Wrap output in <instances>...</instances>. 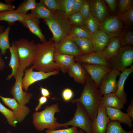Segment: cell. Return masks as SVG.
<instances>
[{
	"label": "cell",
	"mask_w": 133,
	"mask_h": 133,
	"mask_svg": "<svg viewBox=\"0 0 133 133\" xmlns=\"http://www.w3.org/2000/svg\"><path fill=\"white\" fill-rule=\"evenodd\" d=\"M72 26H81L85 25V19L79 12L72 14L68 17Z\"/></svg>",
	"instance_id": "obj_38"
},
{
	"label": "cell",
	"mask_w": 133,
	"mask_h": 133,
	"mask_svg": "<svg viewBox=\"0 0 133 133\" xmlns=\"http://www.w3.org/2000/svg\"><path fill=\"white\" fill-rule=\"evenodd\" d=\"M120 73L119 71L112 68L110 72L104 76L99 87L102 95L116 93L117 90V81L116 79Z\"/></svg>",
	"instance_id": "obj_12"
},
{
	"label": "cell",
	"mask_w": 133,
	"mask_h": 133,
	"mask_svg": "<svg viewBox=\"0 0 133 133\" xmlns=\"http://www.w3.org/2000/svg\"><path fill=\"white\" fill-rule=\"evenodd\" d=\"M15 8V6L11 4H5L0 1V12L14 10Z\"/></svg>",
	"instance_id": "obj_46"
},
{
	"label": "cell",
	"mask_w": 133,
	"mask_h": 133,
	"mask_svg": "<svg viewBox=\"0 0 133 133\" xmlns=\"http://www.w3.org/2000/svg\"><path fill=\"white\" fill-rule=\"evenodd\" d=\"M75 0H61L60 10L68 17L71 15Z\"/></svg>",
	"instance_id": "obj_39"
},
{
	"label": "cell",
	"mask_w": 133,
	"mask_h": 133,
	"mask_svg": "<svg viewBox=\"0 0 133 133\" xmlns=\"http://www.w3.org/2000/svg\"><path fill=\"white\" fill-rule=\"evenodd\" d=\"M69 34L72 37L87 38L90 40L91 37L90 32L85 25L81 26H72Z\"/></svg>",
	"instance_id": "obj_31"
},
{
	"label": "cell",
	"mask_w": 133,
	"mask_h": 133,
	"mask_svg": "<svg viewBox=\"0 0 133 133\" xmlns=\"http://www.w3.org/2000/svg\"><path fill=\"white\" fill-rule=\"evenodd\" d=\"M53 12L48 9L40 1L37 3L35 9L31 11L30 14L36 17L44 19H48L53 15Z\"/></svg>",
	"instance_id": "obj_28"
},
{
	"label": "cell",
	"mask_w": 133,
	"mask_h": 133,
	"mask_svg": "<svg viewBox=\"0 0 133 133\" xmlns=\"http://www.w3.org/2000/svg\"><path fill=\"white\" fill-rule=\"evenodd\" d=\"M60 111L58 104L56 103L46 106L43 111H36L33 114V123L35 128L41 132L45 129L53 130L59 129L61 127L55 117L56 113Z\"/></svg>",
	"instance_id": "obj_4"
},
{
	"label": "cell",
	"mask_w": 133,
	"mask_h": 133,
	"mask_svg": "<svg viewBox=\"0 0 133 133\" xmlns=\"http://www.w3.org/2000/svg\"><path fill=\"white\" fill-rule=\"evenodd\" d=\"M0 98L4 103L12 110L17 123L22 122L30 112L27 106L20 104L14 98L5 97L0 95Z\"/></svg>",
	"instance_id": "obj_14"
},
{
	"label": "cell",
	"mask_w": 133,
	"mask_h": 133,
	"mask_svg": "<svg viewBox=\"0 0 133 133\" xmlns=\"http://www.w3.org/2000/svg\"><path fill=\"white\" fill-rule=\"evenodd\" d=\"M129 27L124 28L117 37L119 38L121 47L133 45V31Z\"/></svg>",
	"instance_id": "obj_30"
},
{
	"label": "cell",
	"mask_w": 133,
	"mask_h": 133,
	"mask_svg": "<svg viewBox=\"0 0 133 133\" xmlns=\"http://www.w3.org/2000/svg\"><path fill=\"white\" fill-rule=\"evenodd\" d=\"M26 15L22 14L16 10L4 11L0 12V21H6L10 25L13 24L17 21L21 23Z\"/></svg>",
	"instance_id": "obj_26"
},
{
	"label": "cell",
	"mask_w": 133,
	"mask_h": 133,
	"mask_svg": "<svg viewBox=\"0 0 133 133\" xmlns=\"http://www.w3.org/2000/svg\"><path fill=\"white\" fill-rule=\"evenodd\" d=\"M121 123L117 121L110 120L107 125L105 133H133V130L126 131L123 129Z\"/></svg>",
	"instance_id": "obj_35"
},
{
	"label": "cell",
	"mask_w": 133,
	"mask_h": 133,
	"mask_svg": "<svg viewBox=\"0 0 133 133\" xmlns=\"http://www.w3.org/2000/svg\"><path fill=\"white\" fill-rule=\"evenodd\" d=\"M39 89L42 96L45 97L47 98H50V93L47 88L43 87H41Z\"/></svg>",
	"instance_id": "obj_49"
},
{
	"label": "cell",
	"mask_w": 133,
	"mask_h": 133,
	"mask_svg": "<svg viewBox=\"0 0 133 133\" xmlns=\"http://www.w3.org/2000/svg\"><path fill=\"white\" fill-rule=\"evenodd\" d=\"M75 61L80 63H86L111 67L109 63L102 57L100 53L94 51L89 54L75 57Z\"/></svg>",
	"instance_id": "obj_18"
},
{
	"label": "cell",
	"mask_w": 133,
	"mask_h": 133,
	"mask_svg": "<svg viewBox=\"0 0 133 133\" xmlns=\"http://www.w3.org/2000/svg\"><path fill=\"white\" fill-rule=\"evenodd\" d=\"M100 103L106 108L110 107L121 109L124 107L121 100L114 93L104 95L101 97Z\"/></svg>",
	"instance_id": "obj_27"
},
{
	"label": "cell",
	"mask_w": 133,
	"mask_h": 133,
	"mask_svg": "<svg viewBox=\"0 0 133 133\" xmlns=\"http://www.w3.org/2000/svg\"><path fill=\"white\" fill-rule=\"evenodd\" d=\"M55 43L51 40L36 44L32 66L38 71L49 72L60 70L54 60Z\"/></svg>",
	"instance_id": "obj_2"
},
{
	"label": "cell",
	"mask_w": 133,
	"mask_h": 133,
	"mask_svg": "<svg viewBox=\"0 0 133 133\" xmlns=\"http://www.w3.org/2000/svg\"><path fill=\"white\" fill-rule=\"evenodd\" d=\"M129 116L133 119V100L131 99V103L126 111Z\"/></svg>",
	"instance_id": "obj_50"
},
{
	"label": "cell",
	"mask_w": 133,
	"mask_h": 133,
	"mask_svg": "<svg viewBox=\"0 0 133 133\" xmlns=\"http://www.w3.org/2000/svg\"><path fill=\"white\" fill-rule=\"evenodd\" d=\"M54 60L64 73L68 72L69 68L75 62L74 57L56 52L54 54Z\"/></svg>",
	"instance_id": "obj_25"
},
{
	"label": "cell",
	"mask_w": 133,
	"mask_h": 133,
	"mask_svg": "<svg viewBox=\"0 0 133 133\" xmlns=\"http://www.w3.org/2000/svg\"><path fill=\"white\" fill-rule=\"evenodd\" d=\"M84 0H75L71 15L79 12Z\"/></svg>",
	"instance_id": "obj_45"
},
{
	"label": "cell",
	"mask_w": 133,
	"mask_h": 133,
	"mask_svg": "<svg viewBox=\"0 0 133 133\" xmlns=\"http://www.w3.org/2000/svg\"><path fill=\"white\" fill-rule=\"evenodd\" d=\"M46 133H79V131L77 127L72 126L66 129L56 130H46Z\"/></svg>",
	"instance_id": "obj_43"
},
{
	"label": "cell",
	"mask_w": 133,
	"mask_h": 133,
	"mask_svg": "<svg viewBox=\"0 0 133 133\" xmlns=\"http://www.w3.org/2000/svg\"><path fill=\"white\" fill-rule=\"evenodd\" d=\"M24 70L20 68L15 78L14 84L11 90V93L17 102L20 104L25 105L28 103L31 99L32 94L23 91L22 80Z\"/></svg>",
	"instance_id": "obj_8"
},
{
	"label": "cell",
	"mask_w": 133,
	"mask_h": 133,
	"mask_svg": "<svg viewBox=\"0 0 133 133\" xmlns=\"http://www.w3.org/2000/svg\"><path fill=\"white\" fill-rule=\"evenodd\" d=\"M106 113L110 120L117 121L127 125L130 128L133 126V119L127 113L122 112L119 108H106Z\"/></svg>",
	"instance_id": "obj_19"
},
{
	"label": "cell",
	"mask_w": 133,
	"mask_h": 133,
	"mask_svg": "<svg viewBox=\"0 0 133 133\" xmlns=\"http://www.w3.org/2000/svg\"><path fill=\"white\" fill-rule=\"evenodd\" d=\"M124 24L117 16L107 17L100 23L99 29L111 38L117 37L124 28Z\"/></svg>",
	"instance_id": "obj_10"
},
{
	"label": "cell",
	"mask_w": 133,
	"mask_h": 133,
	"mask_svg": "<svg viewBox=\"0 0 133 133\" xmlns=\"http://www.w3.org/2000/svg\"><path fill=\"white\" fill-rule=\"evenodd\" d=\"M100 22L91 13L85 19V26L91 35L98 30L99 29Z\"/></svg>",
	"instance_id": "obj_33"
},
{
	"label": "cell",
	"mask_w": 133,
	"mask_h": 133,
	"mask_svg": "<svg viewBox=\"0 0 133 133\" xmlns=\"http://www.w3.org/2000/svg\"><path fill=\"white\" fill-rule=\"evenodd\" d=\"M102 96L99 89L87 73L85 85L80 97L72 100L71 102L73 103L77 102L81 103L92 122L97 117Z\"/></svg>",
	"instance_id": "obj_1"
},
{
	"label": "cell",
	"mask_w": 133,
	"mask_h": 133,
	"mask_svg": "<svg viewBox=\"0 0 133 133\" xmlns=\"http://www.w3.org/2000/svg\"><path fill=\"white\" fill-rule=\"evenodd\" d=\"M0 112L6 118L9 124L14 127L16 126L17 122L15 118L13 112L5 107L0 101Z\"/></svg>",
	"instance_id": "obj_37"
},
{
	"label": "cell",
	"mask_w": 133,
	"mask_h": 133,
	"mask_svg": "<svg viewBox=\"0 0 133 133\" xmlns=\"http://www.w3.org/2000/svg\"><path fill=\"white\" fill-rule=\"evenodd\" d=\"M110 121L106 108L100 103L97 117L92 122V133H105L107 125Z\"/></svg>",
	"instance_id": "obj_15"
},
{
	"label": "cell",
	"mask_w": 133,
	"mask_h": 133,
	"mask_svg": "<svg viewBox=\"0 0 133 133\" xmlns=\"http://www.w3.org/2000/svg\"><path fill=\"white\" fill-rule=\"evenodd\" d=\"M121 47L117 37L111 38L106 46L100 53L101 54L103 59L108 62L116 55Z\"/></svg>",
	"instance_id": "obj_22"
},
{
	"label": "cell",
	"mask_w": 133,
	"mask_h": 133,
	"mask_svg": "<svg viewBox=\"0 0 133 133\" xmlns=\"http://www.w3.org/2000/svg\"><path fill=\"white\" fill-rule=\"evenodd\" d=\"M33 67L24 70V76L22 78V84L23 89L27 92L29 86L36 82L46 79L52 75L58 74L59 70L52 72H45L40 71H34Z\"/></svg>",
	"instance_id": "obj_9"
},
{
	"label": "cell",
	"mask_w": 133,
	"mask_h": 133,
	"mask_svg": "<svg viewBox=\"0 0 133 133\" xmlns=\"http://www.w3.org/2000/svg\"><path fill=\"white\" fill-rule=\"evenodd\" d=\"M74 93L72 90L69 88L64 89L62 93V96L63 100L66 102L71 100L72 98Z\"/></svg>",
	"instance_id": "obj_44"
},
{
	"label": "cell",
	"mask_w": 133,
	"mask_h": 133,
	"mask_svg": "<svg viewBox=\"0 0 133 133\" xmlns=\"http://www.w3.org/2000/svg\"><path fill=\"white\" fill-rule=\"evenodd\" d=\"M16 47L20 63V68L24 70L32 64L35 56L36 44L33 40L20 38L13 42Z\"/></svg>",
	"instance_id": "obj_5"
},
{
	"label": "cell",
	"mask_w": 133,
	"mask_h": 133,
	"mask_svg": "<svg viewBox=\"0 0 133 133\" xmlns=\"http://www.w3.org/2000/svg\"><path fill=\"white\" fill-rule=\"evenodd\" d=\"M77 108L73 117L68 122L59 123L61 127L67 128L69 125L79 127L87 133H92V121L89 115L83 106L80 103L77 102Z\"/></svg>",
	"instance_id": "obj_6"
},
{
	"label": "cell",
	"mask_w": 133,
	"mask_h": 133,
	"mask_svg": "<svg viewBox=\"0 0 133 133\" xmlns=\"http://www.w3.org/2000/svg\"><path fill=\"white\" fill-rule=\"evenodd\" d=\"M133 62V47H121L116 55L108 62L112 68L122 72Z\"/></svg>",
	"instance_id": "obj_7"
},
{
	"label": "cell",
	"mask_w": 133,
	"mask_h": 133,
	"mask_svg": "<svg viewBox=\"0 0 133 133\" xmlns=\"http://www.w3.org/2000/svg\"><path fill=\"white\" fill-rule=\"evenodd\" d=\"M81 64L98 88L104 76L110 72L112 69L111 67L98 65L86 63H82Z\"/></svg>",
	"instance_id": "obj_13"
},
{
	"label": "cell",
	"mask_w": 133,
	"mask_h": 133,
	"mask_svg": "<svg viewBox=\"0 0 133 133\" xmlns=\"http://www.w3.org/2000/svg\"><path fill=\"white\" fill-rule=\"evenodd\" d=\"M116 0H104L107 4L110 9L115 12L116 9Z\"/></svg>",
	"instance_id": "obj_47"
},
{
	"label": "cell",
	"mask_w": 133,
	"mask_h": 133,
	"mask_svg": "<svg viewBox=\"0 0 133 133\" xmlns=\"http://www.w3.org/2000/svg\"><path fill=\"white\" fill-rule=\"evenodd\" d=\"M4 28V27L0 26V35L3 32Z\"/></svg>",
	"instance_id": "obj_52"
},
{
	"label": "cell",
	"mask_w": 133,
	"mask_h": 133,
	"mask_svg": "<svg viewBox=\"0 0 133 133\" xmlns=\"http://www.w3.org/2000/svg\"><path fill=\"white\" fill-rule=\"evenodd\" d=\"M117 16L126 27L132 26L133 24V6L125 12L119 13Z\"/></svg>",
	"instance_id": "obj_34"
},
{
	"label": "cell",
	"mask_w": 133,
	"mask_h": 133,
	"mask_svg": "<svg viewBox=\"0 0 133 133\" xmlns=\"http://www.w3.org/2000/svg\"><path fill=\"white\" fill-rule=\"evenodd\" d=\"M53 12L50 17L44 21L52 33L50 40L56 44L70 34L72 25L64 12L60 10Z\"/></svg>",
	"instance_id": "obj_3"
},
{
	"label": "cell",
	"mask_w": 133,
	"mask_h": 133,
	"mask_svg": "<svg viewBox=\"0 0 133 133\" xmlns=\"http://www.w3.org/2000/svg\"><path fill=\"white\" fill-rule=\"evenodd\" d=\"M9 49L11 57L8 66L11 68L12 71L6 78L7 80H10L13 77L15 79L20 67V61L17 50L13 42Z\"/></svg>",
	"instance_id": "obj_23"
},
{
	"label": "cell",
	"mask_w": 133,
	"mask_h": 133,
	"mask_svg": "<svg viewBox=\"0 0 133 133\" xmlns=\"http://www.w3.org/2000/svg\"><path fill=\"white\" fill-rule=\"evenodd\" d=\"M91 13L101 23L107 17L108 12L103 0H89Z\"/></svg>",
	"instance_id": "obj_20"
},
{
	"label": "cell",
	"mask_w": 133,
	"mask_h": 133,
	"mask_svg": "<svg viewBox=\"0 0 133 133\" xmlns=\"http://www.w3.org/2000/svg\"><path fill=\"white\" fill-rule=\"evenodd\" d=\"M38 100L39 103L35 108L36 111H38L41 108L42 106L47 102L48 101V98L42 96L38 99Z\"/></svg>",
	"instance_id": "obj_48"
},
{
	"label": "cell",
	"mask_w": 133,
	"mask_h": 133,
	"mask_svg": "<svg viewBox=\"0 0 133 133\" xmlns=\"http://www.w3.org/2000/svg\"><path fill=\"white\" fill-rule=\"evenodd\" d=\"M5 66V62L1 58L0 55V71L3 70Z\"/></svg>",
	"instance_id": "obj_51"
},
{
	"label": "cell",
	"mask_w": 133,
	"mask_h": 133,
	"mask_svg": "<svg viewBox=\"0 0 133 133\" xmlns=\"http://www.w3.org/2000/svg\"><path fill=\"white\" fill-rule=\"evenodd\" d=\"M11 27L8 26L0 35V50L2 55L6 53V50L11 46L9 40V34Z\"/></svg>",
	"instance_id": "obj_32"
},
{
	"label": "cell",
	"mask_w": 133,
	"mask_h": 133,
	"mask_svg": "<svg viewBox=\"0 0 133 133\" xmlns=\"http://www.w3.org/2000/svg\"><path fill=\"white\" fill-rule=\"evenodd\" d=\"M111 38L102 30L99 29L91 35L90 40L94 51L100 53Z\"/></svg>",
	"instance_id": "obj_17"
},
{
	"label": "cell",
	"mask_w": 133,
	"mask_h": 133,
	"mask_svg": "<svg viewBox=\"0 0 133 133\" xmlns=\"http://www.w3.org/2000/svg\"><path fill=\"white\" fill-rule=\"evenodd\" d=\"M79 12L85 19L91 13L89 0H84Z\"/></svg>",
	"instance_id": "obj_42"
},
{
	"label": "cell",
	"mask_w": 133,
	"mask_h": 133,
	"mask_svg": "<svg viewBox=\"0 0 133 133\" xmlns=\"http://www.w3.org/2000/svg\"><path fill=\"white\" fill-rule=\"evenodd\" d=\"M118 2L119 13L124 12L133 6V0H119Z\"/></svg>",
	"instance_id": "obj_41"
},
{
	"label": "cell",
	"mask_w": 133,
	"mask_h": 133,
	"mask_svg": "<svg viewBox=\"0 0 133 133\" xmlns=\"http://www.w3.org/2000/svg\"><path fill=\"white\" fill-rule=\"evenodd\" d=\"M55 52L76 57L84 54L73 40L69 34L55 45Z\"/></svg>",
	"instance_id": "obj_11"
},
{
	"label": "cell",
	"mask_w": 133,
	"mask_h": 133,
	"mask_svg": "<svg viewBox=\"0 0 133 133\" xmlns=\"http://www.w3.org/2000/svg\"><path fill=\"white\" fill-rule=\"evenodd\" d=\"M37 4L35 0H25L19 5L16 10L22 14L26 15L29 10L34 9Z\"/></svg>",
	"instance_id": "obj_36"
},
{
	"label": "cell",
	"mask_w": 133,
	"mask_h": 133,
	"mask_svg": "<svg viewBox=\"0 0 133 133\" xmlns=\"http://www.w3.org/2000/svg\"><path fill=\"white\" fill-rule=\"evenodd\" d=\"M40 1L51 12L60 10L61 0H40Z\"/></svg>",
	"instance_id": "obj_40"
},
{
	"label": "cell",
	"mask_w": 133,
	"mask_h": 133,
	"mask_svg": "<svg viewBox=\"0 0 133 133\" xmlns=\"http://www.w3.org/2000/svg\"><path fill=\"white\" fill-rule=\"evenodd\" d=\"M20 23L28 28L31 33L37 36L41 42L47 41L40 28L39 19L30 13L27 14L23 20Z\"/></svg>",
	"instance_id": "obj_16"
},
{
	"label": "cell",
	"mask_w": 133,
	"mask_h": 133,
	"mask_svg": "<svg viewBox=\"0 0 133 133\" xmlns=\"http://www.w3.org/2000/svg\"><path fill=\"white\" fill-rule=\"evenodd\" d=\"M72 37L74 42L84 54H89L94 51L91 42L89 39Z\"/></svg>",
	"instance_id": "obj_29"
},
{
	"label": "cell",
	"mask_w": 133,
	"mask_h": 133,
	"mask_svg": "<svg viewBox=\"0 0 133 133\" xmlns=\"http://www.w3.org/2000/svg\"><path fill=\"white\" fill-rule=\"evenodd\" d=\"M6 133H12V132L9 130H7Z\"/></svg>",
	"instance_id": "obj_54"
},
{
	"label": "cell",
	"mask_w": 133,
	"mask_h": 133,
	"mask_svg": "<svg viewBox=\"0 0 133 133\" xmlns=\"http://www.w3.org/2000/svg\"><path fill=\"white\" fill-rule=\"evenodd\" d=\"M68 72L69 76L78 83H85L87 72L81 63L75 62L69 68Z\"/></svg>",
	"instance_id": "obj_24"
},
{
	"label": "cell",
	"mask_w": 133,
	"mask_h": 133,
	"mask_svg": "<svg viewBox=\"0 0 133 133\" xmlns=\"http://www.w3.org/2000/svg\"><path fill=\"white\" fill-rule=\"evenodd\" d=\"M133 72V69L126 68L120 73L117 81V90L115 95L121 100L123 105L127 102V95L124 90V84L129 75Z\"/></svg>",
	"instance_id": "obj_21"
},
{
	"label": "cell",
	"mask_w": 133,
	"mask_h": 133,
	"mask_svg": "<svg viewBox=\"0 0 133 133\" xmlns=\"http://www.w3.org/2000/svg\"><path fill=\"white\" fill-rule=\"evenodd\" d=\"M79 133H84L82 129H81L79 131Z\"/></svg>",
	"instance_id": "obj_53"
}]
</instances>
